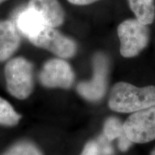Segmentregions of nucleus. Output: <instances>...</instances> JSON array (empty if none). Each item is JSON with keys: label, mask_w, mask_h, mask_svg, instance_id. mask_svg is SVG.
I'll return each mask as SVG.
<instances>
[{"label": "nucleus", "mask_w": 155, "mask_h": 155, "mask_svg": "<svg viewBox=\"0 0 155 155\" xmlns=\"http://www.w3.org/2000/svg\"><path fill=\"white\" fill-rule=\"evenodd\" d=\"M155 106V86L137 87L126 82L116 83L108 99V106L119 113H134Z\"/></svg>", "instance_id": "1"}, {"label": "nucleus", "mask_w": 155, "mask_h": 155, "mask_svg": "<svg viewBox=\"0 0 155 155\" xmlns=\"http://www.w3.org/2000/svg\"><path fill=\"white\" fill-rule=\"evenodd\" d=\"M7 90L18 99H25L33 88L32 65L22 57L11 59L5 69Z\"/></svg>", "instance_id": "2"}, {"label": "nucleus", "mask_w": 155, "mask_h": 155, "mask_svg": "<svg viewBox=\"0 0 155 155\" xmlns=\"http://www.w3.org/2000/svg\"><path fill=\"white\" fill-rule=\"evenodd\" d=\"M120 40V53L124 58H134L147 47L150 40L147 25L137 20L129 19L122 22L117 28Z\"/></svg>", "instance_id": "3"}, {"label": "nucleus", "mask_w": 155, "mask_h": 155, "mask_svg": "<svg viewBox=\"0 0 155 155\" xmlns=\"http://www.w3.org/2000/svg\"><path fill=\"white\" fill-rule=\"evenodd\" d=\"M127 137L133 143L145 144L155 139V106L134 112L124 123Z\"/></svg>", "instance_id": "4"}, {"label": "nucleus", "mask_w": 155, "mask_h": 155, "mask_svg": "<svg viewBox=\"0 0 155 155\" xmlns=\"http://www.w3.org/2000/svg\"><path fill=\"white\" fill-rule=\"evenodd\" d=\"M94 75L90 81L79 83L77 87L78 94L85 99L97 101L104 97L107 87L109 62L104 53H98L93 59Z\"/></svg>", "instance_id": "5"}, {"label": "nucleus", "mask_w": 155, "mask_h": 155, "mask_svg": "<svg viewBox=\"0 0 155 155\" xmlns=\"http://www.w3.org/2000/svg\"><path fill=\"white\" fill-rule=\"evenodd\" d=\"M28 40L37 47L44 48L64 59L73 57L77 51V45L72 39L50 26H46L40 33Z\"/></svg>", "instance_id": "6"}, {"label": "nucleus", "mask_w": 155, "mask_h": 155, "mask_svg": "<svg viewBox=\"0 0 155 155\" xmlns=\"http://www.w3.org/2000/svg\"><path fill=\"white\" fill-rule=\"evenodd\" d=\"M40 81L48 88H69L74 81V73L65 61L51 59L44 64L40 73Z\"/></svg>", "instance_id": "7"}, {"label": "nucleus", "mask_w": 155, "mask_h": 155, "mask_svg": "<svg viewBox=\"0 0 155 155\" xmlns=\"http://www.w3.org/2000/svg\"><path fill=\"white\" fill-rule=\"evenodd\" d=\"M28 7L41 15L48 26L56 28L65 21V11L58 0H29Z\"/></svg>", "instance_id": "8"}, {"label": "nucleus", "mask_w": 155, "mask_h": 155, "mask_svg": "<svg viewBox=\"0 0 155 155\" xmlns=\"http://www.w3.org/2000/svg\"><path fill=\"white\" fill-rule=\"evenodd\" d=\"M20 45V37L16 25L10 20L0 21V61L11 57Z\"/></svg>", "instance_id": "9"}, {"label": "nucleus", "mask_w": 155, "mask_h": 155, "mask_svg": "<svg viewBox=\"0 0 155 155\" xmlns=\"http://www.w3.org/2000/svg\"><path fill=\"white\" fill-rule=\"evenodd\" d=\"M46 26L41 15L28 7L19 13L16 20L17 30L28 39L36 36Z\"/></svg>", "instance_id": "10"}, {"label": "nucleus", "mask_w": 155, "mask_h": 155, "mask_svg": "<svg viewBox=\"0 0 155 155\" xmlns=\"http://www.w3.org/2000/svg\"><path fill=\"white\" fill-rule=\"evenodd\" d=\"M129 7L136 19L142 24L148 25L155 19L154 0H128Z\"/></svg>", "instance_id": "11"}, {"label": "nucleus", "mask_w": 155, "mask_h": 155, "mask_svg": "<svg viewBox=\"0 0 155 155\" xmlns=\"http://www.w3.org/2000/svg\"><path fill=\"white\" fill-rule=\"evenodd\" d=\"M20 118L11 104L0 97V125L15 126L18 124Z\"/></svg>", "instance_id": "12"}, {"label": "nucleus", "mask_w": 155, "mask_h": 155, "mask_svg": "<svg viewBox=\"0 0 155 155\" xmlns=\"http://www.w3.org/2000/svg\"><path fill=\"white\" fill-rule=\"evenodd\" d=\"M126 134L124 124L119 119L110 117L105 121L104 126V136L108 141L116 139H120L122 136Z\"/></svg>", "instance_id": "13"}, {"label": "nucleus", "mask_w": 155, "mask_h": 155, "mask_svg": "<svg viewBox=\"0 0 155 155\" xmlns=\"http://www.w3.org/2000/svg\"><path fill=\"white\" fill-rule=\"evenodd\" d=\"M2 155H42L40 151L32 143L28 141L17 143Z\"/></svg>", "instance_id": "14"}, {"label": "nucleus", "mask_w": 155, "mask_h": 155, "mask_svg": "<svg viewBox=\"0 0 155 155\" xmlns=\"http://www.w3.org/2000/svg\"><path fill=\"white\" fill-rule=\"evenodd\" d=\"M100 150L99 146L94 141H89L84 149L81 155H99Z\"/></svg>", "instance_id": "15"}, {"label": "nucleus", "mask_w": 155, "mask_h": 155, "mask_svg": "<svg viewBox=\"0 0 155 155\" xmlns=\"http://www.w3.org/2000/svg\"><path fill=\"white\" fill-rule=\"evenodd\" d=\"M119 140V148L122 152H126L129 150V148L132 144V141L127 137V134L122 136L121 138L118 139Z\"/></svg>", "instance_id": "16"}, {"label": "nucleus", "mask_w": 155, "mask_h": 155, "mask_svg": "<svg viewBox=\"0 0 155 155\" xmlns=\"http://www.w3.org/2000/svg\"><path fill=\"white\" fill-rule=\"evenodd\" d=\"M67 1L74 5L85 6L91 5V4L96 2L99 1V0H67Z\"/></svg>", "instance_id": "17"}, {"label": "nucleus", "mask_w": 155, "mask_h": 155, "mask_svg": "<svg viewBox=\"0 0 155 155\" xmlns=\"http://www.w3.org/2000/svg\"><path fill=\"white\" fill-rule=\"evenodd\" d=\"M150 155H155V148L150 153Z\"/></svg>", "instance_id": "18"}, {"label": "nucleus", "mask_w": 155, "mask_h": 155, "mask_svg": "<svg viewBox=\"0 0 155 155\" xmlns=\"http://www.w3.org/2000/svg\"><path fill=\"white\" fill-rule=\"evenodd\" d=\"M5 1H6V0H0V5H1L2 3L4 2H5Z\"/></svg>", "instance_id": "19"}]
</instances>
